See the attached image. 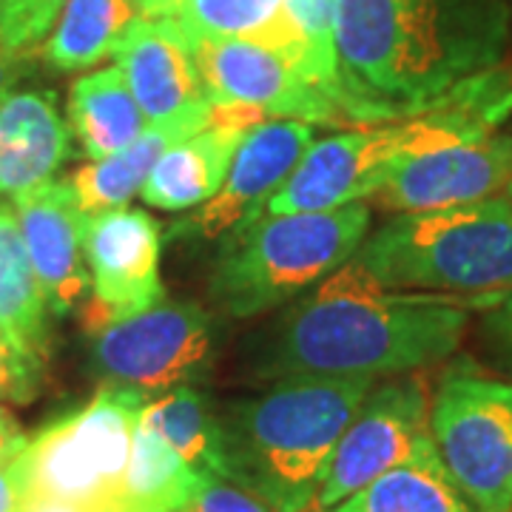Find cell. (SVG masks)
I'll return each mask as SVG.
<instances>
[{
    "mask_svg": "<svg viewBox=\"0 0 512 512\" xmlns=\"http://www.w3.org/2000/svg\"><path fill=\"white\" fill-rule=\"evenodd\" d=\"M160 251V225L146 211L123 205L89 217L86 265L92 296L80 305V325L89 336L163 302Z\"/></svg>",
    "mask_w": 512,
    "mask_h": 512,
    "instance_id": "8fae6325",
    "label": "cell"
},
{
    "mask_svg": "<svg viewBox=\"0 0 512 512\" xmlns=\"http://www.w3.org/2000/svg\"><path fill=\"white\" fill-rule=\"evenodd\" d=\"M370 231V205L265 214L225 242L208 293L214 308L251 319L308 293L348 265Z\"/></svg>",
    "mask_w": 512,
    "mask_h": 512,
    "instance_id": "8992f818",
    "label": "cell"
},
{
    "mask_svg": "<svg viewBox=\"0 0 512 512\" xmlns=\"http://www.w3.org/2000/svg\"><path fill=\"white\" fill-rule=\"evenodd\" d=\"M262 111L248 106H214L208 126L168 148L148 174L140 197L160 211H188L211 200L225 183L234 154L248 131L265 123Z\"/></svg>",
    "mask_w": 512,
    "mask_h": 512,
    "instance_id": "e0dca14e",
    "label": "cell"
},
{
    "mask_svg": "<svg viewBox=\"0 0 512 512\" xmlns=\"http://www.w3.org/2000/svg\"><path fill=\"white\" fill-rule=\"evenodd\" d=\"M512 183V134H490L484 140L427 151L402 165L376 202L393 214L436 211L464 202L498 197Z\"/></svg>",
    "mask_w": 512,
    "mask_h": 512,
    "instance_id": "5bb4252c",
    "label": "cell"
},
{
    "mask_svg": "<svg viewBox=\"0 0 512 512\" xmlns=\"http://www.w3.org/2000/svg\"><path fill=\"white\" fill-rule=\"evenodd\" d=\"M512 0H336L333 103L345 123L419 114L504 63Z\"/></svg>",
    "mask_w": 512,
    "mask_h": 512,
    "instance_id": "7a4b0ae2",
    "label": "cell"
},
{
    "mask_svg": "<svg viewBox=\"0 0 512 512\" xmlns=\"http://www.w3.org/2000/svg\"><path fill=\"white\" fill-rule=\"evenodd\" d=\"M316 126L299 120H265L248 131L234 154L228 177L211 200L194 208L174 234L220 239L259 220L268 202L288 183L293 168L313 146Z\"/></svg>",
    "mask_w": 512,
    "mask_h": 512,
    "instance_id": "4fadbf2b",
    "label": "cell"
},
{
    "mask_svg": "<svg viewBox=\"0 0 512 512\" xmlns=\"http://www.w3.org/2000/svg\"><path fill=\"white\" fill-rule=\"evenodd\" d=\"M69 126L89 160H103L131 146L148 128L120 66L80 77L69 92Z\"/></svg>",
    "mask_w": 512,
    "mask_h": 512,
    "instance_id": "7402d4cb",
    "label": "cell"
},
{
    "mask_svg": "<svg viewBox=\"0 0 512 512\" xmlns=\"http://www.w3.org/2000/svg\"><path fill=\"white\" fill-rule=\"evenodd\" d=\"M15 217L52 316L80 311L92 288L86 265L89 217L74 200L69 180H52L15 202Z\"/></svg>",
    "mask_w": 512,
    "mask_h": 512,
    "instance_id": "9a60e30c",
    "label": "cell"
},
{
    "mask_svg": "<svg viewBox=\"0 0 512 512\" xmlns=\"http://www.w3.org/2000/svg\"><path fill=\"white\" fill-rule=\"evenodd\" d=\"M174 20L188 37L265 46L305 77V40L293 23L288 0H183Z\"/></svg>",
    "mask_w": 512,
    "mask_h": 512,
    "instance_id": "ffe728a7",
    "label": "cell"
},
{
    "mask_svg": "<svg viewBox=\"0 0 512 512\" xmlns=\"http://www.w3.org/2000/svg\"><path fill=\"white\" fill-rule=\"evenodd\" d=\"M114 60L148 123L214 106L205 92L194 49L174 18L140 15L131 23Z\"/></svg>",
    "mask_w": 512,
    "mask_h": 512,
    "instance_id": "2e32d148",
    "label": "cell"
},
{
    "mask_svg": "<svg viewBox=\"0 0 512 512\" xmlns=\"http://www.w3.org/2000/svg\"><path fill=\"white\" fill-rule=\"evenodd\" d=\"M325 512H478L447 476L439 453L430 441V430L413 447V453L370 481L356 495Z\"/></svg>",
    "mask_w": 512,
    "mask_h": 512,
    "instance_id": "44dd1931",
    "label": "cell"
},
{
    "mask_svg": "<svg viewBox=\"0 0 512 512\" xmlns=\"http://www.w3.org/2000/svg\"><path fill=\"white\" fill-rule=\"evenodd\" d=\"M15 83V55L0 49V94L9 92Z\"/></svg>",
    "mask_w": 512,
    "mask_h": 512,
    "instance_id": "d590c367",
    "label": "cell"
},
{
    "mask_svg": "<svg viewBox=\"0 0 512 512\" xmlns=\"http://www.w3.org/2000/svg\"><path fill=\"white\" fill-rule=\"evenodd\" d=\"M214 106H202L168 117L160 123H148V128L123 151L92 160L89 165L77 168L69 185L74 191V200L86 217H97L111 208H123L128 200L140 197V188L146 185L148 174L154 165L160 163L168 148L183 143L185 137L197 134L200 128L208 126Z\"/></svg>",
    "mask_w": 512,
    "mask_h": 512,
    "instance_id": "d6986e66",
    "label": "cell"
},
{
    "mask_svg": "<svg viewBox=\"0 0 512 512\" xmlns=\"http://www.w3.org/2000/svg\"><path fill=\"white\" fill-rule=\"evenodd\" d=\"M66 0H0V49L23 55L43 43Z\"/></svg>",
    "mask_w": 512,
    "mask_h": 512,
    "instance_id": "83f0119b",
    "label": "cell"
},
{
    "mask_svg": "<svg viewBox=\"0 0 512 512\" xmlns=\"http://www.w3.org/2000/svg\"><path fill=\"white\" fill-rule=\"evenodd\" d=\"M140 419L151 424L197 476L225 478L220 416L194 384H180L160 399L146 402Z\"/></svg>",
    "mask_w": 512,
    "mask_h": 512,
    "instance_id": "484cf974",
    "label": "cell"
},
{
    "mask_svg": "<svg viewBox=\"0 0 512 512\" xmlns=\"http://www.w3.org/2000/svg\"><path fill=\"white\" fill-rule=\"evenodd\" d=\"M23 512H83L72 507V504H63V501H49V498H26L23 501Z\"/></svg>",
    "mask_w": 512,
    "mask_h": 512,
    "instance_id": "e575fe53",
    "label": "cell"
},
{
    "mask_svg": "<svg viewBox=\"0 0 512 512\" xmlns=\"http://www.w3.org/2000/svg\"><path fill=\"white\" fill-rule=\"evenodd\" d=\"M23 481H20L18 467L12 464H0V512H23Z\"/></svg>",
    "mask_w": 512,
    "mask_h": 512,
    "instance_id": "d6a6232c",
    "label": "cell"
},
{
    "mask_svg": "<svg viewBox=\"0 0 512 512\" xmlns=\"http://www.w3.org/2000/svg\"><path fill=\"white\" fill-rule=\"evenodd\" d=\"M430 393L416 373L373 384L345 427L316 490L311 512H325L356 495L413 453L427 433Z\"/></svg>",
    "mask_w": 512,
    "mask_h": 512,
    "instance_id": "30bf717a",
    "label": "cell"
},
{
    "mask_svg": "<svg viewBox=\"0 0 512 512\" xmlns=\"http://www.w3.org/2000/svg\"><path fill=\"white\" fill-rule=\"evenodd\" d=\"M188 43L214 106H248L274 120L345 126L328 94L319 92L293 63L271 49L245 40L188 37Z\"/></svg>",
    "mask_w": 512,
    "mask_h": 512,
    "instance_id": "7c38bea8",
    "label": "cell"
},
{
    "mask_svg": "<svg viewBox=\"0 0 512 512\" xmlns=\"http://www.w3.org/2000/svg\"><path fill=\"white\" fill-rule=\"evenodd\" d=\"M143 18H177L183 0H134Z\"/></svg>",
    "mask_w": 512,
    "mask_h": 512,
    "instance_id": "836d02e7",
    "label": "cell"
},
{
    "mask_svg": "<svg viewBox=\"0 0 512 512\" xmlns=\"http://www.w3.org/2000/svg\"><path fill=\"white\" fill-rule=\"evenodd\" d=\"M69 126L52 92L0 94V197L12 202L55 180L69 157Z\"/></svg>",
    "mask_w": 512,
    "mask_h": 512,
    "instance_id": "ac0fdd59",
    "label": "cell"
},
{
    "mask_svg": "<svg viewBox=\"0 0 512 512\" xmlns=\"http://www.w3.org/2000/svg\"><path fill=\"white\" fill-rule=\"evenodd\" d=\"M137 18L134 0H66L46 37L43 57L60 72L97 66L117 55Z\"/></svg>",
    "mask_w": 512,
    "mask_h": 512,
    "instance_id": "cb8c5ba5",
    "label": "cell"
},
{
    "mask_svg": "<svg viewBox=\"0 0 512 512\" xmlns=\"http://www.w3.org/2000/svg\"><path fill=\"white\" fill-rule=\"evenodd\" d=\"M49 316L52 311L26 254L15 208L0 202V330L46 362Z\"/></svg>",
    "mask_w": 512,
    "mask_h": 512,
    "instance_id": "603a6c76",
    "label": "cell"
},
{
    "mask_svg": "<svg viewBox=\"0 0 512 512\" xmlns=\"http://www.w3.org/2000/svg\"><path fill=\"white\" fill-rule=\"evenodd\" d=\"M504 194H507V200H510V202H512V183H510V185H507V191H504Z\"/></svg>",
    "mask_w": 512,
    "mask_h": 512,
    "instance_id": "74e56055",
    "label": "cell"
},
{
    "mask_svg": "<svg viewBox=\"0 0 512 512\" xmlns=\"http://www.w3.org/2000/svg\"><path fill=\"white\" fill-rule=\"evenodd\" d=\"M384 288L447 296H512V202L507 194L396 214L350 259Z\"/></svg>",
    "mask_w": 512,
    "mask_h": 512,
    "instance_id": "5b68a950",
    "label": "cell"
},
{
    "mask_svg": "<svg viewBox=\"0 0 512 512\" xmlns=\"http://www.w3.org/2000/svg\"><path fill=\"white\" fill-rule=\"evenodd\" d=\"M373 379H282L217 410L225 481L274 512H311L328 461Z\"/></svg>",
    "mask_w": 512,
    "mask_h": 512,
    "instance_id": "277c9868",
    "label": "cell"
},
{
    "mask_svg": "<svg viewBox=\"0 0 512 512\" xmlns=\"http://www.w3.org/2000/svg\"><path fill=\"white\" fill-rule=\"evenodd\" d=\"M291 18L305 40V77L333 100L336 80V0H288ZM336 106V103H333Z\"/></svg>",
    "mask_w": 512,
    "mask_h": 512,
    "instance_id": "4316f807",
    "label": "cell"
},
{
    "mask_svg": "<svg viewBox=\"0 0 512 512\" xmlns=\"http://www.w3.org/2000/svg\"><path fill=\"white\" fill-rule=\"evenodd\" d=\"M92 512H126V510H120V507H103V510H92Z\"/></svg>",
    "mask_w": 512,
    "mask_h": 512,
    "instance_id": "8d00e7d4",
    "label": "cell"
},
{
    "mask_svg": "<svg viewBox=\"0 0 512 512\" xmlns=\"http://www.w3.org/2000/svg\"><path fill=\"white\" fill-rule=\"evenodd\" d=\"M43 387V362L0 330V399L29 404Z\"/></svg>",
    "mask_w": 512,
    "mask_h": 512,
    "instance_id": "f1b7e54d",
    "label": "cell"
},
{
    "mask_svg": "<svg viewBox=\"0 0 512 512\" xmlns=\"http://www.w3.org/2000/svg\"><path fill=\"white\" fill-rule=\"evenodd\" d=\"M146 396L103 384L86 407L49 424L15 458L26 498L92 512L120 507L131 441Z\"/></svg>",
    "mask_w": 512,
    "mask_h": 512,
    "instance_id": "52a82bcc",
    "label": "cell"
},
{
    "mask_svg": "<svg viewBox=\"0 0 512 512\" xmlns=\"http://www.w3.org/2000/svg\"><path fill=\"white\" fill-rule=\"evenodd\" d=\"M92 336L103 384L146 399L200 379L214 356V316L194 302H157Z\"/></svg>",
    "mask_w": 512,
    "mask_h": 512,
    "instance_id": "9c48e42d",
    "label": "cell"
},
{
    "mask_svg": "<svg viewBox=\"0 0 512 512\" xmlns=\"http://www.w3.org/2000/svg\"><path fill=\"white\" fill-rule=\"evenodd\" d=\"M183 456L146 421H137L120 510L126 512H185L200 487Z\"/></svg>",
    "mask_w": 512,
    "mask_h": 512,
    "instance_id": "d4e9b609",
    "label": "cell"
},
{
    "mask_svg": "<svg viewBox=\"0 0 512 512\" xmlns=\"http://www.w3.org/2000/svg\"><path fill=\"white\" fill-rule=\"evenodd\" d=\"M484 342L493 359L512 376V296H504L487 311L484 319Z\"/></svg>",
    "mask_w": 512,
    "mask_h": 512,
    "instance_id": "4dcf8cb0",
    "label": "cell"
},
{
    "mask_svg": "<svg viewBox=\"0 0 512 512\" xmlns=\"http://www.w3.org/2000/svg\"><path fill=\"white\" fill-rule=\"evenodd\" d=\"M26 444H29V439H26L18 419L0 407V464H12L26 450Z\"/></svg>",
    "mask_w": 512,
    "mask_h": 512,
    "instance_id": "1f68e13d",
    "label": "cell"
},
{
    "mask_svg": "<svg viewBox=\"0 0 512 512\" xmlns=\"http://www.w3.org/2000/svg\"><path fill=\"white\" fill-rule=\"evenodd\" d=\"M504 296H447L384 288L353 262L299 296L248 350L251 373L282 379H382L450 359L470 308Z\"/></svg>",
    "mask_w": 512,
    "mask_h": 512,
    "instance_id": "6da1fadb",
    "label": "cell"
},
{
    "mask_svg": "<svg viewBox=\"0 0 512 512\" xmlns=\"http://www.w3.org/2000/svg\"><path fill=\"white\" fill-rule=\"evenodd\" d=\"M185 512H274L268 504H262L256 495L242 490L225 478L202 476L197 493L191 498Z\"/></svg>",
    "mask_w": 512,
    "mask_h": 512,
    "instance_id": "f546056e",
    "label": "cell"
},
{
    "mask_svg": "<svg viewBox=\"0 0 512 512\" xmlns=\"http://www.w3.org/2000/svg\"><path fill=\"white\" fill-rule=\"evenodd\" d=\"M427 430L478 512H512V382L458 359L430 396Z\"/></svg>",
    "mask_w": 512,
    "mask_h": 512,
    "instance_id": "ba28073f",
    "label": "cell"
},
{
    "mask_svg": "<svg viewBox=\"0 0 512 512\" xmlns=\"http://www.w3.org/2000/svg\"><path fill=\"white\" fill-rule=\"evenodd\" d=\"M512 117V66L481 72L404 120L356 126L313 143L265 214L330 211L376 197L410 160L456 143L484 140Z\"/></svg>",
    "mask_w": 512,
    "mask_h": 512,
    "instance_id": "3957f363",
    "label": "cell"
}]
</instances>
